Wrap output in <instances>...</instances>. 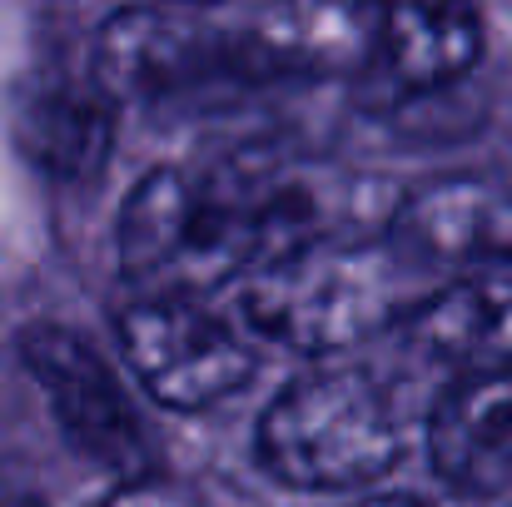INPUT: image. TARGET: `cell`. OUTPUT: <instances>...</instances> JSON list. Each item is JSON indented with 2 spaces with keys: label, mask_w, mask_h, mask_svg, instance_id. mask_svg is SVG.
<instances>
[{
  "label": "cell",
  "mask_w": 512,
  "mask_h": 507,
  "mask_svg": "<svg viewBox=\"0 0 512 507\" xmlns=\"http://www.w3.org/2000/svg\"><path fill=\"white\" fill-rule=\"evenodd\" d=\"M329 219L334 189L294 169L165 165L135 184L120 214V259L150 294H199L329 239Z\"/></svg>",
  "instance_id": "obj_1"
},
{
  "label": "cell",
  "mask_w": 512,
  "mask_h": 507,
  "mask_svg": "<svg viewBox=\"0 0 512 507\" xmlns=\"http://www.w3.org/2000/svg\"><path fill=\"white\" fill-rule=\"evenodd\" d=\"M408 259L418 254L403 244L393 249L378 239L329 234L254 269L239 289V314L269 343L343 353L413 314L418 299L408 294Z\"/></svg>",
  "instance_id": "obj_2"
},
{
  "label": "cell",
  "mask_w": 512,
  "mask_h": 507,
  "mask_svg": "<svg viewBox=\"0 0 512 507\" xmlns=\"http://www.w3.org/2000/svg\"><path fill=\"white\" fill-rule=\"evenodd\" d=\"M254 448L294 493H363L403 458V413L368 368L319 363L264 408Z\"/></svg>",
  "instance_id": "obj_3"
},
{
  "label": "cell",
  "mask_w": 512,
  "mask_h": 507,
  "mask_svg": "<svg viewBox=\"0 0 512 507\" xmlns=\"http://www.w3.org/2000/svg\"><path fill=\"white\" fill-rule=\"evenodd\" d=\"M90 75L110 100H184L214 90H259L289 80L279 55L254 25H224L199 10L130 5L105 20Z\"/></svg>",
  "instance_id": "obj_4"
},
{
  "label": "cell",
  "mask_w": 512,
  "mask_h": 507,
  "mask_svg": "<svg viewBox=\"0 0 512 507\" xmlns=\"http://www.w3.org/2000/svg\"><path fill=\"white\" fill-rule=\"evenodd\" d=\"M120 348L140 388L174 413L234 398L254 378V348L199 294H150L120 319Z\"/></svg>",
  "instance_id": "obj_5"
},
{
  "label": "cell",
  "mask_w": 512,
  "mask_h": 507,
  "mask_svg": "<svg viewBox=\"0 0 512 507\" xmlns=\"http://www.w3.org/2000/svg\"><path fill=\"white\" fill-rule=\"evenodd\" d=\"M20 363H25L30 383L40 388V398L50 403L65 443L80 458L115 473L120 483L150 473L155 453H150L145 423H140L125 383L115 378V368L85 338L60 324H30L20 334Z\"/></svg>",
  "instance_id": "obj_6"
},
{
  "label": "cell",
  "mask_w": 512,
  "mask_h": 507,
  "mask_svg": "<svg viewBox=\"0 0 512 507\" xmlns=\"http://www.w3.org/2000/svg\"><path fill=\"white\" fill-rule=\"evenodd\" d=\"M488 20L478 0H373L368 65L393 95H438L483 60Z\"/></svg>",
  "instance_id": "obj_7"
},
{
  "label": "cell",
  "mask_w": 512,
  "mask_h": 507,
  "mask_svg": "<svg viewBox=\"0 0 512 507\" xmlns=\"http://www.w3.org/2000/svg\"><path fill=\"white\" fill-rule=\"evenodd\" d=\"M10 145L50 179H95L115 150V100L95 75H25L5 95Z\"/></svg>",
  "instance_id": "obj_8"
},
{
  "label": "cell",
  "mask_w": 512,
  "mask_h": 507,
  "mask_svg": "<svg viewBox=\"0 0 512 507\" xmlns=\"http://www.w3.org/2000/svg\"><path fill=\"white\" fill-rule=\"evenodd\" d=\"M428 458L438 478L468 498L512 488V368L463 373L428 418Z\"/></svg>",
  "instance_id": "obj_9"
},
{
  "label": "cell",
  "mask_w": 512,
  "mask_h": 507,
  "mask_svg": "<svg viewBox=\"0 0 512 507\" xmlns=\"http://www.w3.org/2000/svg\"><path fill=\"white\" fill-rule=\"evenodd\" d=\"M393 234L428 264H512V194L483 179H433L398 204Z\"/></svg>",
  "instance_id": "obj_10"
},
{
  "label": "cell",
  "mask_w": 512,
  "mask_h": 507,
  "mask_svg": "<svg viewBox=\"0 0 512 507\" xmlns=\"http://www.w3.org/2000/svg\"><path fill=\"white\" fill-rule=\"evenodd\" d=\"M398 329L418 353L453 363L458 373L512 368V284L458 279L423 294Z\"/></svg>",
  "instance_id": "obj_11"
},
{
  "label": "cell",
  "mask_w": 512,
  "mask_h": 507,
  "mask_svg": "<svg viewBox=\"0 0 512 507\" xmlns=\"http://www.w3.org/2000/svg\"><path fill=\"white\" fill-rule=\"evenodd\" d=\"M100 507H199V503H194L184 488H174V483H165V478L145 473V478L120 483Z\"/></svg>",
  "instance_id": "obj_12"
},
{
  "label": "cell",
  "mask_w": 512,
  "mask_h": 507,
  "mask_svg": "<svg viewBox=\"0 0 512 507\" xmlns=\"http://www.w3.org/2000/svg\"><path fill=\"white\" fill-rule=\"evenodd\" d=\"M348 507H423V503H413V498H358V503H348Z\"/></svg>",
  "instance_id": "obj_13"
},
{
  "label": "cell",
  "mask_w": 512,
  "mask_h": 507,
  "mask_svg": "<svg viewBox=\"0 0 512 507\" xmlns=\"http://www.w3.org/2000/svg\"><path fill=\"white\" fill-rule=\"evenodd\" d=\"M0 507H35V503H0Z\"/></svg>",
  "instance_id": "obj_14"
},
{
  "label": "cell",
  "mask_w": 512,
  "mask_h": 507,
  "mask_svg": "<svg viewBox=\"0 0 512 507\" xmlns=\"http://www.w3.org/2000/svg\"><path fill=\"white\" fill-rule=\"evenodd\" d=\"M179 5H204V0H179Z\"/></svg>",
  "instance_id": "obj_15"
}]
</instances>
